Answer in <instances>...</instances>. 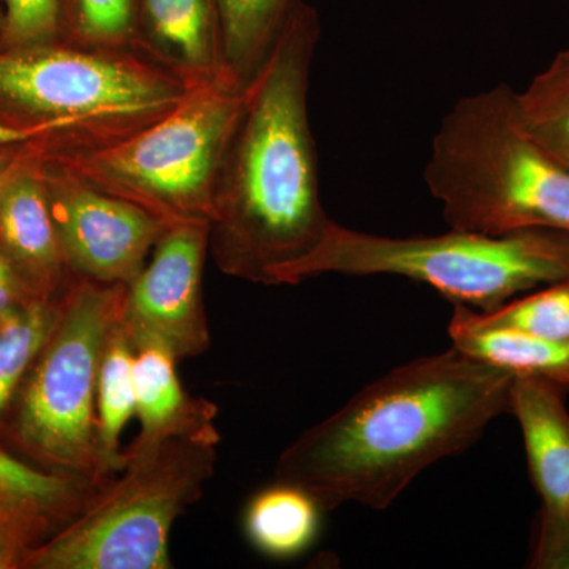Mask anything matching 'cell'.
I'll return each instance as SVG.
<instances>
[{
    "mask_svg": "<svg viewBox=\"0 0 569 569\" xmlns=\"http://www.w3.org/2000/svg\"><path fill=\"white\" fill-rule=\"evenodd\" d=\"M512 381L455 347L415 359L306 430L277 460L276 482L305 490L323 512L387 509L427 467L467 451L511 411Z\"/></svg>",
    "mask_w": 569,
    "mask_h": 569,
    "instance_id": "6da1fadb",
    "label": "cell"
},
{
    "mask_svg": "<svg viewBox=\"0 0 569 569\" xmlns=\"http://www.w3.org/2000/svg\"><path fill=\"white\" fill-rule=\"evenodd\" d=\"M318 36L317 11L301 0L246 84L209 224V252L223 274L274 284L277 269L312 252L332 222L307 111Z\"/></svg>",
    "mask_w": 569,
    "mask_h": 569,
    "instance_id": "7a4b0ae2",
    "label": "cell"
},
{
    "mask_svg": "<svg viewBox=\"0 0 569 569\" xmlns=\"http://www.w3.org/2000/svg\"><path fill=\"white\" fill-rule=\"evenodd\" d=\"M515 89L460 99L441 119L425 181L452 230L569 231V168L523 132Z\"/></svg>",
    "mask_w": 569,
    "mask_h": 569,
    "instance_id": "3957f363",
    "label": "cell"
},
{
    "mask_svg": "<svg viewBox=\"0 0 569 569\" xmlns=\"http://www.w3.org/2000/svg\"><path fill=\"white\" fill-rule=\"evenodd\" d=\"M323 274L407 277L455 305L492 312L520 293L569 279V231L482 234L451 228L440 236L387 238L331 222L312 252L277 269L272 280L298 284Z\"/></svg>",
    "mask_w": 569,
    "mask_h": 569,
    "instance_id": "277c9868",
    "label": "cell"
},
{
    "mask_svg": "<svg viewBox=\"0 0 569 569\" xmlns=\"http://www.w3.org/2000/svg\"><path fill=\"white\" fill-rule=\"evenodd\" d=\"M219 430L176 433L130 445L126 466L96 489L81 511L22 567L33 569H170L171 527L213 477Z\"/></svg>",
    "mask_w": 569,
    "mask_h": 569,
    "instance_id": "5b68a950",
    "label": "cell"
},
{
    "mask_svg": "<svg viewBox=\"0 0 569 569\" xmlns=\"http://www.w3.org/2000/svg\"><path fill=\"white\" fill-rule=\"evenodd\" d=\"M198 84L138 48L58 47L0 51V108L66 137L63 148L119 140L173 111Z\"/></svg>",
    "mask_w": 569,
    "mask_h": 569,
    "instance_id": "8992f818",
    "label": "cell"
},
{
    "mask_svg": "<svg viewBox=\"0 0 569 569\" xmlns=\"http://www.w3.org/2000/svg\"><path fill=\"white\" fill-rule=\"evenodd\" d=\"M244 88L201 82L173 111L119 140L59 149L52 162L167 224H211L217 182Z\"/></svg>",
    "mask_w": 569,
    "mask_h": 569,
    "instance_id": "52a82bcc",
    "label": "cell"
},
{
    "mask_svg": "<svg viewBox=\"0 0 569 569\" xmlns=\"http://www.w3.org/2000/svg\"><path fill=\"white\" fill-rule=\"evenodd\" d=\"M127 284L73 277L22 389L17 437L58 473L108 481L99 448L97 383L104 343L121 317Z\"/></svg>",
    "mask_w": 569,
    "mask_h": 569,
    "instance_id": "ba28073f",
    "label": "cell"
},
{
    "mask_svg": "<svg viewBox=\"0 0 569 569\" xmlns=\"http://www.w3.org/2000/svg\"><path fill=\"white\" fill-rule=\"evenodd\" d=\"M43 176L70 274L97 283H132L170 224L52 160L43 163Z\"/></svg>",
    "mask_w": 569,
    "mask_h": 569,
    "instance_id": "9c48e42d",
    "label": "cell"
},
{
    "mask_svg": "<svg viewBox=\"0 0 569 569\" xmlns=\"http://www.w3.org/2000/svg\"><path fill=\"white\" fill-rule=\"evenodd\" d=\"M209 223L171 224L123 295L119 326L130 346L163 347L176 359L194 358L211 347L203 302V268Z\"/></svg>",
    "mask_w": 569,
    "mask_h": 569,
    "instance_id": "30bf717a",
    "label": "cell"
},
{
    "mask_svg": "<svg viewBox=\"0 0 569 569\" xmlns=\"http://www.w3.org/2000/svg\"><path fill=\"white\" fill-rule=\"evenodd\" d=\"M569 389L535 376H515L511 411L518 419L530 477L541 498L530 567L569 569Z\"/></svg>",
    "mask_w": 569,
    "mask_h": 569,
    "instance_id": "8fae6325",
    "label": "cell"
},
{
    "mask_svg": "<svg viewBox=\"0 0 569 569\" xmlns=\"http://www.w3.org/2000/svg\"><path fill=\"white\" fill-rule=\"evenodd\" d=\"M0 249L29 299L54 302L73 279L52 219L43 163L20 160L0 182Z\"/></svg>",
    "mask_w": 569,
    "mask_h": 569,
    "instance_id": "7c38bea8",
    "label": "cell"
},
{
    "mask_svg": "<svg viewBox=\"0 0 569 569\" xmlns=\"http://www.w3.org/2000/svg\"><path fill=\"white\" fill-rule=\"evenodd\" d=\"M140 50L192 84L222 77L213 0H137Z\"/></svg>",
    "mask_w": 569,
    "mask_h": 569,
    "instance_id": "4fadbf2b",
    "label": "cell"
},
{
    "mask_svg": "<svg viewBox=\"0 0 569 569\" xmlns=\"http://www.w3.org/2000/svg\"><path fill=\"white\" fill-rule=\"evenodd\" d=\"M89 479L44 473L0 451V523L36 541L69 523L96 492Z\"/></svg>",
    "mask_w": 569,
    "mask_h": 569,
    "instance_id": "5bb4252c",
    "label": "cell"
},
{
    "mask_svg": "<svg viewBox=\"0 0 569 569\" xmlns=\"http://www.w3.org/2000/svg\"><path fill=\"white\" fill-rule=\"evenodd\" d=\"M176 361L170 351L159 346L134 351V415L141 425V432L132 443L137 447L176 433L216 429L217 407L183 391Z\"/></svg>",
    "mask_w": 569,
    "mask_h": 569,
    "instance_id": "9a60e30c",
    "label": "cell"
},
{
    "mask_svg": "<svg viewBox=\"0 0 569 569\" xmlns=\"http://www.w3.org/2000/svg\"><path fill=\"white\" fill-rule=\"evenodd\" d=\"M452 347L515 376L542 377L569 389V342L478 325L470 307L455 306L449 321Z\"/></svg>",
    "mask_w": 569,
    "mask_h": 569,
    "instance_id": "2e32d148",
    "label": "cell"
},
{
    "mask_svg": "<svg viewBox=\"0 0 569 569\" xmlns=\"http://www.w3.org/2000/svg\"><path fill=\"white\" fill-rule=\"evenodd\" d=\"M301 0H213L222 77L246 88Z\"/></svg>",
    "mask_w": 569,
    "mask_h": 569,
    "instance_id": "e0dca14e",
    "label": "cell"
},
{
    "mask_svg": "<svg viewBox=\"0 0 569 569\" xmlns=\"http://www.w3.org/2000/svg\"><path fill=\"white\" fill-rule=\"evenodd\" d=\"M320 512L305 490L276 482L250 501L247 533L261 552L277 559L293 557L316 538Z\"/></svg>",
    "mask_w": 569,
    "mask_h": 569,
    "instance_id": "ac0fdd59",
    "label": "cell"
},
{
    "mask_svg": "<svg viewBox=\"0 0 569 569\" xmlns=\"http://www.w3.org/2000/svg\"><path fill=\"white\" fill-rule=\"evenodd\" d=\"M133 361L134 350L118 321L104 343L97 383L99 448L108 479L126 466L123 452L119 451V437L130 418L137 413Z\"/></svg>",
    "mask_w": 569,
    "mask_h": 569,
    "instance_id": "d6986e66",
    "label": "cell"
},
{
    "mask_svg": "<svg viewBox=\"0 0 569 569\" xmlns=\"http://www.w3.org/2000/svg\"><path fill=\"white\" fill-rule=\"evenodd\" d=\"M515 107L523 132L569 168V50L515 92Z\"/></svg>",
    "mask_w": 569,
    "mask_h": 569,
    "instance_id": "ffe728a7",
    "label": "cell"
},
{
    "mask_svg": "<svg viewBox=\"0 0 569 569\" xmlns=\"http://www.w3.org/2000/svg\"><path fill=\"white\" fill-rule=\"evenodd\" d=\"M58 301L29 299L0 312V415L13 400L22 378L47 342Z\"/></svg>",
    "mask_w": 569,
    "mask_h": 569,
    "instance_id": "44dd1931",
    "label": "cell"
},
{
    "mask_svg": "<svg viewBox=\"0 0 569 569\" xmlns=\"http://www.w3.org/2000/svg\"><path fill=\"white\" fill-rule=\"evenodd\" d=\"M470 316L478 325L489 328L512 329L545 339L569 342V279L545 284L523 298L511 299L492 312Z\"/></svg>",
    "mask_w": 569,
    "mask_h": 569,
    "instance_id": "7402d4cb",
    "label": "cell"
},
{
    "mask_svg": "<svg viewBox=\"0 0 569 569\" xmlns=\"http://www.w3.org/2000/svg\"><path fill=\"white\" fill-rule=\"evenodd\" d=\"M67 11L70 31L81 47H133L137 0H67Z\"/></svg>",
    "mask_w": 569,
    "mask_h": 569,
    "instance_id": "603a6c76",
    "label": "cell"
},
{
    "mask_svg": "<svg viewBox=\"0 0 569 569\" xmlns=\"http://www.w3.org/2000/svg\"><path fill=\"white\" fill-rule=\"evenodd\" d=\"M2 40L7 48L52 43L62 24L61 0H6Z\"/></svg>",
    "mask_w": 569,
    "mask_h": 569,
    "instance_id": "cb8c5ba5",
    "label": "cell"
},
{
    "mask_svg": "<svg viewBox=\"0 0 569 569\" xmlns=\"http://www.w3.org/2000/svg\"><path fill=\"white\" fill-rule=\"evenodd\" d=\"M29 301L24 288L18 279L17 272L11 268L9 258L0 249V312L7 307Z\"/></svg>",
    "mask_w": 569,
    "mask_h": 569,
    "instance_id": "d4e9b609",
    "label": "cell"
},
{
    "mask_svg": "<svg viewBox=\"0 0 569 569\" xmlns=\"http://www.w3.org/2000/svg\"><path fill=\"white\" fill-rule=\"evenodd\" d=\"M50 137L52 133L47 127H18L0 121V146L26 144L29 141H39L41 138Z\"/></svg>",
    "mask_w": 569,
    "mask_h": 569,
    "instance_id": "484cf974",
    "label": "cell"
},
{
    "mask_svg": "<svg viewBox=\"0 0 569 569\" xmlns=\"http://www.w3.org/2000/svg\"><path fill=\"white\" fill-rule=\"evenodd\" d=\"M13 156V152L6 151V149L0 148V182H2L3 179H6V176L17 167L18 162H20V160Z\"/></svg>",
    "mask_w": 569,
    "mask_h": 569,
    "instance_id": "4316f807",
    "label": "cell"
},
{
    "mask_svg": "<svg viewBox=\"0 0 569 569\" xmlns=\"http://www.w3.org/2000/svg\"><path fill=\"white\" fill-rule=\"evenodd\" d=\"M3 22H6V11H3L2 7H0V36H2Z\"/></svg>",
    "mask_w": 569,
    "mask_h": 569,
    "instance_id": "83f0119b",
    "label": "cell"
}]
</instances>
